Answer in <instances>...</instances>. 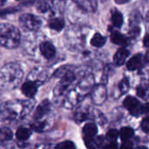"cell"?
Returning a JSON list of instances; mask_svg holds the SVG:
<instances>
[{
	"label": "cell",
	"mask_w": 149,
	"mask_h": 149,
	"mask_svg": "<svg viewBox=\"0 0 149 149\" xmlns=\"http://www.w3.org/2000/svg\"><path fill=\"white\" fill-rule=\"evenodd\" d=\"M31 127L33 130H34L36 132H42V130L45 127V122H38V123L32 124Z\"/></svg>",
	"instance_id": "obj_20"
},
{
	"label": "cell",
	"mask_w": 149,
	"mask_h": 149,
	"mask_svg": "<svg viewBox=\"0 0 149 149\" xmlns=\"http://www.w3.org/2000/svg\"><path fill=\"white\" fill-rule=\"evenodd\" d=\"M105 41H106V39L102 36L100 33H96L91 40V43L93 47H103L104 44H105Z\"/></svg>",
	"instance_id": "obj_11"
},
{
	"label": "cell",
	"mask_w": 149,
	"mask_h": 149,
	"mask_svg": "<svg viewBox=\"0 0 149 149\" xmlns=\"http://www.w3.org/2000/svg\"><path fill=\"white\" fill-rule=\"evenodd\" d=\"M111 22L116 27H120L123 25V16L120 13L115 12L111 16Z\"/></svg>",
	"instance_id": "obj_16"
},
{
	"label": "cell",
	"mask_w": 149,
	"mask_h": 149,
	"mask_svg": "<svg viewBox=\"0 0 149 149\" xmlns=\"http://www.w3.org/2000/svg\"><path fill=\"white\" fill-rule=\"evenodd\" d=\"M120 149H133L132 143L130 142V141H125L123 143V145L121 146Z\"/></svg>",
	"instance_id": "obj_22"
},
{
	"label": "cell",
	"mask_w": 149,
	"mask_h": 149,
	"mask_svg": "<svg viewBox=\"0 0 149 149\" xmlns=\"http://www.w3.org/2000/svg\"><path fill=\"white\" fill-rule=\"evenodd\" d=\"M50 103L47 100L43 101L36 109L35 112H34V118L35 119H39L41 118L44 115H46L49 111H50Z\"/></svg>",
	"instance_id": "obj_7"
},
{
	"label": "cell",
	"mask_w": 149,
	"mask_h": 149,
	"mask_svg": "<svg viewBox=\"0 0 149 149\" xmlns=\"http://www.w3.org/2000/svg\"><path fill=\"white\" fill-rule=\"evenodd\" d=\"M143 42H144V45L146 47H149V34L145 36V38L143 40Z\"/></svg>",
	"instance_id": "obj_25"
},
{
	"label": "cell",
	"mask_w": 149,
	"mask_h": 149,
	"mask_svg": "<svg viewBox=\"0 0 149 149\" xmlns=\"http://www.w3.org/2000/svg\"><path fill=\"white\" fill-rule=\"evenodd\" d=\"M13 139V132L7 127L0 128V139L2 140H10Z\"/></svg>",
	"instance_id": "obj_15"
},
{
	"label": "cell",
	"mask_w": 149,
	"mask_h": 149,
	"mask_svg": "<svg viewBox=\"0 0 149 149\" xmlns=\"http://www.w3.org/2000/svg\"><path fill=\"white\" fill-rule=\"evenodd\" d=\"M4 2H6V0H0V3H1V4H3Z\"/></svg>",
	"instance_id": "obj_29"
},
{
	"label": "cell",
	"mask_w": 149,
	"mask_h": 149,
	"mask_svg": "<svg viewBox=\"0 0 149 149\" xmlns=\"http://www.w3.org/2000/svg\"><path fill=\"white\" fill-rule=\"evenodd\" d=\"M137 93H138V95H139V97H145V91H144V90H143L142 88H139Z\"/></svg>",
	"instance_id": "obj_26"
},
{
	"label": "cell",
	"mask_w": 149,
	"mask_h": 149,
	"mask_svg": "<svg viewBox=\"0 0 149 149\" xmlns=\"http://www.w3.org/2000/svg\"><path fill=\"white\" fill-rule=\"evenodd\" d=\"M137 149H148V148L146 147V146H139V147H138Z\"/></svg>",
	"instance_id": "obj_28"
},
{
	"label": "cell",
	"mask_w": 149,
	"mask_h": 149,
	"mask_svg": "<svg viewBox=\"0 0 149 149\" xmlns=\"http://www.w3.org/2000/svg\"><path fill=\"white\" fill-rule=\"evenodd\" d=\"M143 65V56L141 54H138L132 57L126 64V67L129 70H135L141 68Z\"/></svg>",
	"instance_id": "obj_4"
},
{
	"label": "cell",
	"mask_w": 149,
	"mask_h": 149,
	"mask_svg": "<svg viewBox=\"0 0 149 149\" xmlns=\"http://www.w3.org/2000/svg\"><path fill=\"white\" fill-rule=\"evenodd\" d=\"M84 134L88 137H94L97 133V126L93 123H88L84 126Z\"/></svg>",
	"instance_id": "obj_10"
},
{
	"label": "cell",
	"mask_w": 149,
	"mask_h": 149,
	"mask_svg": "<svg viewBox=\"0 0 149 149\" xmlns=\"http://www.w3.org/2000/svg\"><path fill=\"white\" fill-rule=\"evenodd\" d=\"M20 24L26 30H36L40 26V20L31 14H24L20 17Z\"/></svg>",
	"instance_id": "obj_3"
},
{
	"label": "cell",
	"mask_w": 149,
	"mask_h": 149,
	"mask_svg": "<svg viewBox=\"0 0 149 149\" xmlns=\"http://www.w3.org/2000/svg\"><path fill=\"white\" fill-rule=\"evenodd\" d=\"M142 113L149 114V103H147L142 106Z\"/></svg>",
	"instance_id": "obj_24"
},
{
	"label": "cell",
	"mask_w": 149,
	"mask_h": 149,
	"mask_svg": "<svg viewBox=\"0 0 149 149\" xmlns=\"http://www.w3.org/2000/svg\"><path fill=\"white\" fill-rule=\"evenodd\" d=\"M106 137H107V139H109L110 141H115L117 138L118 137V132L116 129H111L107 132Z\"/></svg>",
	"instance_id": "obj_19"
},
{
	"label": "cell",
	"mask_w": 149,
	"mask_h": 149,
	"mask_svg": "<svg viewBox=\"0 0 149 149\" xmlns=\"http://www.w3.org/2000/svg\"><path fill=\"white\" fill-rule=\"evenodd\" d=\"M32 134V132L26 128V127H19L16 132V137L19 140H26Z\"/></svg>",
	"instance_id": "obj_12"
},
{
	"label": "cell",
	"mask_w": 149,
	"mask_h": 149,
	"mask_svg": "<svg viewBox=\"0 0 149 149\" xmlns=\"http://www.w3.org/2000/svg\"><path fill=\"white\" fill-rule=\"evenodd\" d=\"M117 4H125V3H127L129 0H115Z\"/></svg>",
	"instance_id": "obj_27"
},
{
	"label": "cell",
	"mask_w": 149,
	"mask_h": 149,
	"mask_svg": "<svg viewBox=\"0 0 149 149\" xmlns=\"http://www.w3.org/2000/svg\"><path fill=\"white\" fill-rule=\"evenodd\" d=\"M84 142H85V145L88 147V149H97V143L96 140L93 139V137L85 136Z\"/></svg>",
	"instance_id": "obj_18"
},
{
	"label": "cell",
	"mask_w": 149,
	"mask_h": 149,
	"mask_svg": "<svg viewBox=\"0 0 149 149\" xmlns=\"http://www.w3.org/2000/svg\"><path fill=\"white\" fill-rule=\"evenodd\" d=\"M40 49L41 54L47 58L51 59L55 54V47L50 42H43L40 46Z\"/></svg>",
	"instance_id": "obj_5"
},
{
	"label": "cell",
	"mask_w": 149,
	"mask_h": 149,
	"mask_svg": "<svg viewBox=\"0 0 149 149\" xmlns=\"http://www.w3.org/2000/svg\"><path fill=\"white\" fill-rule=\"evenodd\" d=\"M134 134V131L131 127H123L120 130V138L123 141H127Z\"/></svg>",
	"instance_id": "obj_13"
},
{
	"label": "cell",
	"mask_w": 149,
	"mask_h": 149,
	"mask_svg": "<svg viewBox=\"0 0 149 149\" xmlns=\"http://www.w3.org/2000/svg\"><path fill=\"white\" fill-rule=\"evenodd\" d=\"M104 149H118V144L115 141H111V143H110L109 145L105 146Z\"/></svg>",
	"instance_id": "obj_23"
},
{
	"label": "cell",
	"mask_w": 149,
	"mask_h": 149,
	"mask_svg": "<svg viewBox=\"0 0 149 149\" xmlns=\"http://www.w3.org/2000/svg\"><path fill=\"white\" fill-rule=\"evenodd\" d=\"M64 20L61 19H54L52 20H50L49 22V26L50 28H52L53 30L55 31H61L63 27H64Z\"/></svg>",
	"instance_id": "obj_14"
},
{
	"label": "cell",
	"mask_w": 149,
	"mask_h": 149,
	"mask_svg": "<svg viewBox=\"0 0 149 149\" xmlns=\"http://www.w3.org/2000/svg\"><path fill=\"white\" fill-rule=\"evenodd\" d=\"M141 128L144 132H149V118H145L141 122Z\"/></svg>",
	"instance_id": "obj_21"
},
{
	"label": "cell",
	"mask_w": 149,
	"mask_h": 149,
	"mask_svg": "<svg viewBox=\"0 0 149 149\" xmlns=\"http://www.w3.org/2000/svg\"><path fill=\"white\" fill-rule=\"evenodd\" d=\"M124 106L130 111L131 114L138 117L142 113V106L139 104V102L133 97H127L124 100Z\"/></svg>",
	"instance_id": "obj_2"
},
{
	"label": "cell",
	"mask_w": 149,
	"mask_h": 149,
	"mask_svg": "<svg viewBox=\"0 0 149 149\" xmlns=\"http://www.w3.org/2000/svg\"><path fill=\"white\" fill-rule=\"evenodd\" d=\"M19 32L11 25H0V45L7 47L14 48L19 43Z\"/></svg>",
	"instance_id": "obj_1"
},
{
	"label": "cell",
	"mask_w": 149,
	"mask_h": 149,
	"mask_svg": "<svg viewBox=\"0 0 149 149\" xmlns=\"http://www.w3.org/2000/svg\"><path fill=\"white\" fill-rule=\"evenodd\" d=\"M56 149H76V146L72 141L66 140L64 142H61L58 144L55 147Z\"/></svg>",
	"instance_id": "obj_17"
},
{
	"label": "cell",
	"mask_w": 149,
	"mask_h": 149,
	"mask_svg": "<svg viewBox=\"0 0 149 149\" xmlns=\"http://www.w3.org/2000/svg\"><path fill=\"white\" fill-rule=\"evenodd\" d=\"M111 41H112L114 44H116V45H120V46H125V45H126L127 42H128L127 38H126L124 34H122V33H118V32H113V33H111Z\"/></svg>",
	"instance_id": "obj_9"
},
{
	"label": "cell",
	"mask_w": 149,
	"mask_h": 149,
	"mask_svg": "<svg viewBox=\"0 0 149 149\" xmlns=\"http://www.w3.org/2000/svg\"><path fill=\"white\" fill-rule=\"evenodd\" d=\"M129 54H130V52H129L126 48H125V47L119 48V49L117 51V53L115 54V55H114V58H113L114 62H115L118 66H121V65L125 64V60H126V58L128 57Z\"/></svg>",
	"instance_id": "obj_6"
},
{
	"label": "cell",
	"mask_w": 149,
	"mask_h": 149,
	"mask_svg": "<svg viewBox=\"0 0 149 149\" xmlns=\"http://www.w3.org/2000/svg\"><path fill=\"white\" fill-rule=\"evenodd\" d=\"M22 92L28 97H33L37 92L36 84L33 82H26L22 85Z\"/></svg>",
	"instance_id": "obj_8"
}]
</instances>
